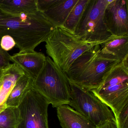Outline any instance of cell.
Segmentation results:
<instances>
[{"mask_svg": "<svg viewBox=\"0 0 128 128\" xmlns=\"http://www.w3.org/2000/svg\"><path fill=\"white\" fill-rule=\"evenodd\" d=\"M55 27L41 12L12 14L0 9V38H13L20 52L32 51L46 42Z\"/></svg>", "mask_w": 128, "mask_h": 128, "instance_id": "1", "label": "cell"}, {"mask_svg": "<svg viewBox=\"0 0 128 128\" xmlns=\"http://www.w3.org/2000/svg\"><path fill=\"white\" fill-rule=\"evenodd\" d=\"M122 61L106 58L96 45L76 59L65 73L70 81L88 90L98 88L114 66Z\"/></svg>", "mask_w": 128, "mask_h": 128, "instance_id": "2", "label": "cell"}, {"mask_svg": "<svg viewBox=\"0 0 128 128\" xmlns=\"http://www.w3.org/2000/svg\"><path fill=\"white\" fill-rule=\"evenodd\" d=\"M104 42L83 40L74 33L62 26L55 28L46 42L45 47L48 55L66 73L75 60L81 55Z\"/></svg>", "mask_w": 128, "mask_h": 128, "instance_id": "3", "label": "cell"}, {"mask_svg": "<svg viewBox=\"0 0 128 128\" xmlns=\"http://www.w3.org/2000/svg\"><path fill=\"white\" fill-rule=\"evenodd\" d=\"M32 86L53 108L69 104L71 91L69 80L48 57H46L44 66L38 77L33 81Z\"/></svg>", "mask_w": 128, "mask_h": 128, "instance_id": "4", "label": "cell"}, {"mask_svg": "<svg viewBox=\"0 0 128 128\" xmlns=\"http://www.w3.org/2000/svg\"><path fill=\"white\" fill-rule=\"evenodd\" d=\"M90 91L110 108L116 118L128 103V59L114 66L100 86Z\"/></svg>", "mask_w": 128, "mask_h": 128, "instance_id": "5", "label": "cell"}, {"mask_svg": "<svg viewBox=\"0 0 128 128\" xmlns=\"http://www.w3.org/2000/svg\"><path fill=\"white\" fill-rule=\"evenodd\" d=\"M70 85L69 105L74 110L96 126L108 120H116L112 111L91 91L71 82Z\"/></svg>", "mask_w": 128, "mask_h": 128, "instance_id": "6", "label": "cell"}, {"mask_svg": "<svg viewBox=\"0 0 128 128\" xmlns=\"http://www.w3.org/2000/svg\"><path fill=\"white\" fill-rule=\"evenodd\" d=\"M109 0H89L75 34L85 41L104 42L112 36L106 26L104 16Z\"/></svg>", "mask_w": 128, "mask_h": 128, "instance_id": "7", "label": "cell"}, {"mask_svg": "<svg viewBox=\"0 0 128 128\" xmlns=\"http://www.w3.org/2000/svg\"><path fill=\"white\" fill-rule=\"evenodd\" d=\"M48 100L32 86L18 106L20 122L18 128H49Z\"/></svg>", "mask_w": 128, "mask_h": 128, "instance_id": "8", "label": "cell"}, {"mask_svg": "<svg viewBox=\"0 0 128 128\" xmlns=\"http://www.w3.org/2000/svg\"><path fill=\"white\" fill-rule=\"evenodd\" d=\"M128 3L127 0H110L106 6L104 22L112 36L128 34Z\"/></svg>", "mask_w": 128, "mask_h": 128, "instance_id": "9", "label": "cell"}, {"mask_svg": "<svg viewBox=\"0 0 128 128\" xmlns=\"http://www.w3.org/2000/svg\"><path fill=\"white\" fill-rule=\"evenodd\" d=\"M10 60L33 81L44 68L46 57L42 52L35 51L19 52L11 56Z\"/></svg>", "mask_w": 128, "mask_h": 128, "instance_id": "10", "label": "cell"}, {"mask_svg": "<svg viewBox=\"0 0 128 128\" xmlns=\"http://www.w3.org/2000/svg\"><path fill=\"white\" fill-rule=\"evenodd\" d=\"M100 52L106 58L122 61L128 58V34L112 36L100 44Z\"/></svg>", "mask_w": 128, "mask_h": 128, "instance_id": "11", "label": "cell"}, {"mask_svg": "<svg viewBox=\"0 0 128 128\" xmlns=\"http://www.w3.org/2000/svg\"><path fill=\"white\" fill-rule=\"evenodd\" d=\"M78 1L54 0V2L42 13L55 28L63 26Z\"/></svg>", "mask_w": 128, "mask_h": 128, "instance_id": "12", "label": "cell"}, {"mask_svg": "<svg viewBox=\"0 0 128 128\" xmlns=\"http://www.w3.org/2000/svg\"><path fill=\"white\" fill-rule=\"evenodd\" d=\"M58 120L62 128H96L92 123L68 105L56 108Z\"/></svg>", "mask_w": 128, "mask_h": 128, "instance_id": "13", "label": "cell"}, {"mask_svg": "<svg viewBox=\"0 0 128 128\" xmlns=\"http://www.w3.org/2000/svg\"><path fill=\"white\" fill-rule=\"evenodd\" d=\"M24 71L14 64L3 70L0 78V106L6 101L18 80L25 75Z\"/></svg>", "mask_w": 128, "mask_h": 128, "instance_id": "14", "label": "cell"}, {"mask_svg": "<svg viewBox=\"0 0 128 128\" xmlns=\"http://www.w3.org/2000/svg\"><path fill=\"white\" fill-rule=\"evenodd\" d=\"M0 9L12 14H34L39 11L36 0H0Z\"/></svg>", "mask_w": 128, "mask_h": 128, "instance_id": "15", "label": "cell"}, {"mask_svg": "<svg viewBox=\"0 0 128 128\" xmlns=\"http://www.w3.org/2000/svg\"><path fill=\"white\" fill-rule=\"evenodd\" d=\"M33 80L29 76L24 75L16 82L5 105L8 107H18L28 90L32 86Z\"/></svg>", "mask_w": 128, "mask_h": 128, "instance_id": "16", "label": "cell"}, {"mask_svg": "<svg viewBox=\"0 0 128 128\" xmlns=\"http://www.w3.org/2000/svg\"><path fill=\"white\" fill-rule=\"evenodd\" d=\"M89 1V0H78L62 27L74 33Z\"/></svg>", "mask_w": 128, "mask_h": 128, "instance_id": "17", "label": "cell"}, {"mask_svg": "<svg viewBox=\"0 0 128 128\" xmlns=\"http://www.w3.org/2000/svg\"><path fill=\"white\" fill-rule=\"evenodd\" d=\"M20 122V112L18 107L5 105L0 112V128H18Z\"/></svg>", "mask_w": 128, "mask_h": 128, "instance_id": "18", "label": "cell"}, {"mask_svg": "<svg viewBox=\"0 0 128 128\" xmlns=\"http://www.w3.org/2000/svg\"><path fill=\"white\" fill-rule=\"evenodd\" d=\"M115 119L118 128H128V103Z\"/></svg>", "mask_w": 128, "mask_h": 128, "instance_id": "19", "label": "cell"}, {"mask_svg": "<svg viewBox=\"0 0 128 128\" xmlns=\"http://www.w3.org/2000/svg\"><path fill=\"white\" fill-rule=\"evenodd\" d=\"M0 68L2 70L8 68L11 64L10 58L11 56L6 51L2 49L0 46Z\"/></svg>", "mask_w": 128, "mask_h": 128, "instance_id": "20", "label": "cell"}, {"mask_svg": "<svg viewBox=\"0 0 128 128\" xmlns=\"http://www.w3.org/2000/svg\"><path fill=\"white\" fill-rule=\"evenodd\" d=\"M15 42L13 38L9 36H4L1 38L0 46L6 51H8L16 46Z\"/></svg>", "mask_w": 128, "mask_h": 128, "instance_id": "21", "label": "cell"}, {"mask_svg": "<svg viewBox=\"0 0 128 128\" xmlns=\"http://www.w3.org/2000/svg\"><path fill=\"white\" fill-rule=\"evenodd\" d=\"M96 128H118V127L116 120H110L97 126Z\"/></svg>", "mask_w": 128, "mask_h": 128, "instance_id": "22", "label": "cell"}, {"mask_svg": "<svg viewBox=\"0 0 128 128\" xmlns=\"http://www.w3.org/2000/svg\"><path fill=\"white\" fill-rule=\"evenodd\" d=\"M5 104L4 105L2 106H0V112L5 107Z\"/></svg>", "mask_w": 128, "mask_h": 128, "instance_id": "23", "label": "cell"}, {"mask_svg": "<svg viewBox=\"0 0 128 128\" xmlns=\"http://www.w3.org/2000/svg\"><path fill=\"white\" fill-rule=\"evenodd\" d=\"M3 72V70H2L0 68V78L1 76H2Z\"/></svg>", "mask_w": 128, "mask_h": 128, "instance_id": "24", "label": "cell"}]
</instances>
